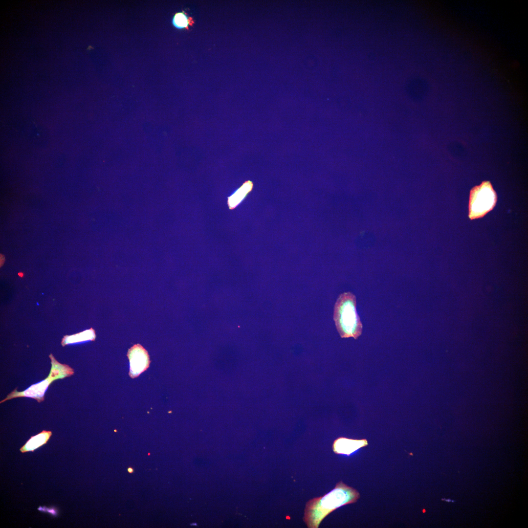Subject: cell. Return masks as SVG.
Segmentation results:
<instances>
[{
	"label": "cell",
	"instance_id": "cell-11",
	"mask_svg": "<svg viewBox=\"0 0 528 528\" xmlns=\"http://www.w3.org/2000/svg\"><path fill=\"white\" fill-rule=\"evenodd\" d=\"M193 23L192 18H188L183 12L176 13L173 19V24L179 29L188 28V26Z\"/></svg>",
	"mask_w": 528,
	"mask_h": 528
},
{
	"label": "cell",
	"instance_id": "cell-6",
	"mask_svg": "<svg viewBox=\"0 0 528 528\" xmlns=\"http://www.w3.org/2000/svg\"><path fill=\"white\" fill-rule=\"evenodd\" d=\"M368 445L366 439H352L341 437L333 441L332 445L333 452L336 454L350 456L359 449Z\"/></svg>",
	"mask_w": 528,
	"mask_h": 528
},
{
	"label": "cell",
	"instance_id": "cell-8",
	"mask_svg": "<svg viewBox=\"0 0 528 528\" xmlns=\"http://www.w3.org/2000/svg\"><path fill=\"white\" fill-rule=\"evenodd\" d=\"M52 435L50 431L43 430L32 436L20 449L21 452H34L36 449L46 444Z\"/></svg>",
	"mask_w": 528,
	"mask_h": 528
},
{
	"label": "cell",
	"instance_id": "cell-3",
	"mask_svg": "<svg viewBox=\"0 0 528 528\" xmlns=\"http://www.w3.org/2000/svg\"><path fill=\"white\" fill-rule=\"evenodd\" d=\"M497 201V195L489 181H483L470 191L469 217L481 218L493 209Z\"/></svg>",
	"mask_w": 528,
	"mask_h": 528
},
{
	"label": "cell",
	"instance_id": "cell-10",
	"mask_svg": "<svg viewBox=\"0 0 528 528\" xmlns=\"http://www.w3.org/2000/svg\"><path fill=\"white\" fill-rule=\"evenodd\" d=\"M253 184L248 181L244 182L233 195L228 198V205L230 209L237 207L251 190Z\"/></svg>",
	"mask_w": 528,
	"mask_h": 528
},
{
	"label": "cell",
	"instance_id": "cell-2",
	"mask_svg": "<svg viewBox=\"0 0 528 528\" xmlns=\"http://www.w3.org/2000/svg\"><path fill=\"white\" fill-rule=\"evenodd\" d=\"M356 305V297L351 292L340 294L336 300L333 320L341 338L357 339L362 334L363 326Z\"/></svg>",
	"mask_w": 528,
	"mask_h": 528
},
{
	"label": "cell",
	"instance_id": "cell-1",
	"mask_svg": "<svg viewBox=\"0 0 528 528\" xmlns=\"http://www.w3.org/2000/svg\"><path fill=\"white\" fill-rule=\"evenodd\" d=\"M360 497L357 490L340 481L327 494L307 503L303 520L308 528H318L330 513L342 506L355 503Z\"/></svg>",
	"mask_w": 528,
	"mask_h": 528
},
{
	"label": "cell",
	"instance_id": "cell-9",
	"mask_svg": "<svg viewBox=\"0 0 528 528\" xmlns=\"http://www.w3.org/2000/svg\"><path fill=\"white\" fill-rule=\"evenodd\" d=\"M95 331L92 328L71 335H65L62 339L61 344L65 346L67 344L78 343L88 341H94Z\"/></svg>",
	"mask_w": 528,
	"mask_h": 528
},
{
	"label": "cell",
	"instance_id": "cell-7",
	"mask_svg": "<svg viewBox=\"0 0 528 528\" xmlns=\"http://www.w3.org/2000/svg\"><path fill=\"white\" fill-rule=\"evenodd\" d=\"M49 357L51 360V368L48 378L52 381L69 377L74 374L73 369L66 364L58 362L52 354Z\"/></svg>",
	"mask_w": 528,
	"mask_h": 528
},
{
	"label": "cell",
	"instance_id": "cell-5",
	"mask_svg": "<svg viewBox=\"0 0 528 528\" xmlns=\"http://www.w3.org/2000/svg\"><path fill=\"white\" fill-rule=\"evenodd\" d=\"M52 382L47 377L40 382L31 385L23 391L18 392L17 389H15L8 394L5 398L2 400L0 403H1L6 400L19 397H30L36 399L39 402H41L44 400L45 393Z\"/></svg>",
	"mask_w": 528,
	"mask_h": 528
},
{
	"label": "cell",
	"instance_id": "cell-12",
	"mask_svg": "<svg viewBox=\"0 0 528 528\" xmlns=\"http://www.w3.org/2000/svg\"><path fill=\"white\" fill-rule=\"evenodd\" d=\"M133 470L132 468H131V467H129V468H128V471L129 472H130V473H132V472H133Z\"/></svg>",
	"mask_w": 528,
	"mask_h": 528
},
{
	"label": "cell",
	"instance_id": "cell-4",
	"mask_svg": "<svg viewBox=\"0 0 528 528\" xmlns=\"http://www.w3.org/2000/svg\"><path fill=\"white\" fill-rule=\"evenodd\" d=\"M127 356L130 361L129 375L133 378L138 376L149 367L150 360L146 349L140 344H135L128 351Z\"/></svg>",
	"mask_w": 528,
	"mask_h": 528
}]
</instances>
